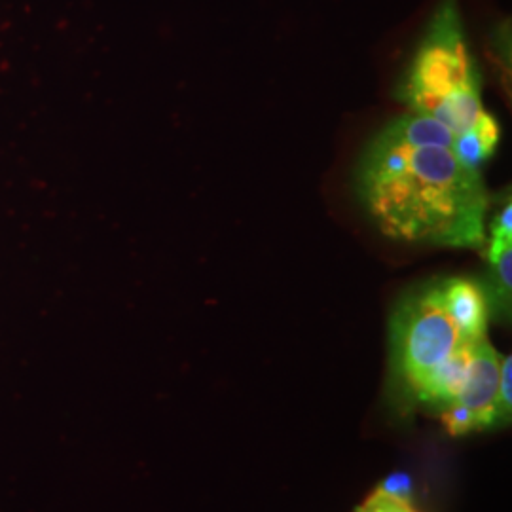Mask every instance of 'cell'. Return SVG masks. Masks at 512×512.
<instances>
[{
    "mask_svg": "<svg viewBox=\"0 0 512 512\" xmlns=\"http://www.w3.org/2000/svg\"><path fill=\"white\" fill-rule=\"evenodd\" d=\"M355 512H418L412 503L395 499L391 495L382 494V492H374L366 499L365 503Z\"/></svg>",
    "mask_w": 512,
    "mask_h": 512,
    "instance_id": "cell-8",
    "label": "cell"
},
{
    "mask_svg": "<svg viewBox=\"0 0 512 512\" xmlns=\"http://www.w3.org/2000/svg\"><path fill=\"white\" fill-rule=\"evenodd\" d=\"M357 196L387 238L444 247H480L488 192L480 169L452 148L406 135L393 120L366 147Z\"/></svg>",
    "mask_w": 512,
    "mask_h": 512,
    "instance_id": "cell-1",
    "label": "cell"
},
{
    "mask_svg": "<svg viewBox=\"0 0 512 512\" xmlns=\"http://www.w3.org/2000/svg\"><path fill=\"white\" fill-rule=\"evenodd\" d=\"M490 249L488 264L492 270L495 293L501 306L511 308L512 294V203H503L499 215L490 228Z\"/></svg>",
    "mask_w": 512,
    "mask_h": 512,
    "instance_id": "cell-6",
    "label": "cell"
},
{
    "mask_svg": "<svg viewBox=\"0 0 512 512\" xmlns=\"http://www.w3.org/2000/svg\"><path fill=\"white\" fill-rule=\"evenodd\" d=\"M444 310L437 283L406 296L391 319V370L408 403L448 408L458 399L476 346Z\"/></svg>",
    "mask_w": 512,
    "mask_h": 512,
    "instance_id": "cell-3",
    "label": "cell"
},
{
    "mask_svg": "<svg viewBox=\"0 0 512 512\" xmlns=\"http://www.w3.org/2000/svg\"><path fill=\"white\" fill-rule=\"evenodd\" d=\"M499 366L501 355L494 346L482 340L471 357L465 382L461 385L458 399L450 406L461 408L473 423V429L480 431L492 427L499 421L497 393H499Z\"/></svg>",
    "mask_w": 512,
    "mask_h": 512,
    "instance_id": "cell-4",
    "label": "cell"
},
{
    "mask_svg": "<svg viewBox=\"0 0 512 512\" xmlns=\"http://www.w3.org/2000/svg\"><path fill=\"white\" fill-rule=\"evenodd\" d=\"M376 490L382 494L391 495L395 499L412 503V494H414L412 478L406 473H393V475L387 476Z\"/></svg>",
    "mask_w": 512,
    "mask_h": 512,
    "instance_id": "cell-9",
    "label": "cell"
},
{
    "mask_svg": "<svg viewBox=\"0 0 512 512\" xmlns=\"http://www.w3.org/2000/svg\"><path fill=\"white\" fill-rule=\"evenodd\" d=\"M497 412L499 421H511L512 414V359L501 357L499 366V393H497Z\"/></svg>",
    "mask_w": 512,
    "mask_h": 512,
    "instance_id": "cell-7",
    "label": "cell"
},
{
    "mask_svg": "<svg viewBox=\"0 0 512 512\" xmlns=\"http://www.w3.org/2000/svg\"><path fill=\"white\" fill-rule=\"evenodd\" d=\"M439 296L444 310L458 325V329L473 340L488 338V319H490V304L484 289L463 277L444 279L437 283Z\"/></svg>",
    "mask_w": 512,
    "mask_h": 512,
    "instance_id": "cell-5",
    "label": "cell"
},
{
    "mask_svg": "<svg viewBox=\"0 0 512 512\" xmlns=\"http://www.w3.org/2000/svg\"><path fill=\"white\" fill-rule=\"evenodd\" d=\"M412 112L435 118L456 135L463 164L480 169L494 156L501 128L484 109L480 76L456 0H442L399 86Z\"/></svg>",
    "mask_w": 512,
    "mask_h": 512,
    "instance_id": "cell-2",
    "label": "cell"
}]
</instances>
